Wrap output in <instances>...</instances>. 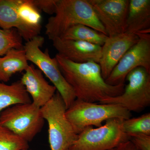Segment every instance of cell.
Here are the masks:
<instances>
[{"label":"cell","mask_w":150,"mask_h":150,"mask_svg":"<svg viewBox=\"0 0 150 150\" xmlns=\"http://www.w3.org/2000/svg\"><path fill=\"white\" fill-rule=\"evenodd\" d=\"M129 136V140L140 150H150V136L134 134Z\"/></svg>","instance_id":"23"},{"label":"cell","mask_w":150,"mask_h":150,"mask_svg":"<svg viewBox=\"0 0 150 150\" xmlns=\"http://www.w3.org/2000/svg\"><path fill=\"white\" fill-rule=\"evenodd\" d=\"M19 1L0 0V28L6 30L15 28L27 42L39 35L41 29L29 27L23 22L17 11Z\"/></svg>","instance_id":"14"},{"label":"cell","mask_w":150,"mask_h":150,"mask_svg":"<svg viewBox=\"0 0 150 150\" xmlns=\"http://www.w3.org/2000/svg\"><path fill=\"white\" fill-rule=\"evenodd\" d=\"M128 83L123 93L100 101L101 104L119 105L130 112H139L150 105V72L143 67L132 70L126 76Z\"/></svg>","instance_id":"8"},{"label":"cell","mask_w":150,"mask_h":150,"mask_svg":"<svg viewBox=\"0 0 150 150\" xmlns=\"http://www.w3.org/2000/svg\"><path fill=\"white\" fill-rule=\"evenodd\" d=\"M33 2L40 11L50 15L55 14L58 0H33Z\"/></svg>","instance_id":"24"},{"label":"cell","mask_w":150,"mask_h":150,"mask_svg":"<svg viewBox=\"0 0 150 150\" xmlns=\"http://www.w3.org/2000/svg\"><path fill=\"white\" fill-rule=\"evenodd\" d=\"M150 0H130L127 18V31L150 32Z\"/></svg>","instance_id":"15"},{"label":"cell","mask_w":150,"mask_h":150,"mask_svg":"<svg viewBox=\"0 0 150 150\" xmlns=\"http://www.w3.org/2000/svg\"><path fill=\"white\" fill-rule=\"evenodd\" d=\"M29 147L28 142L0 125V150H22Z\"/></svg>","instance_id":"20"},{"label":"cell","mask_w":150,"mask_h":150,"mask_svg":"<svg viewBox=\"0 0 150 150\" xmlns=\"http://www.w3.org/2000/svg\"><path fill=\"white\" fill-rule=\"evenodd\" d=\"M66 116L78 134L86 127L102 126V123L111 118L126 120L131 117V112L119 105L97 104L76 99L67 109Z\"/></svg>","instance_id":"3"},{"label":"cell","mask_w":150,"mask_h":150,"mask_svg":"<svg viewBox=\"0 0 150 150\" xmlns=\"http://www.w3.org/2000/svg\"><path fill=\"white\" fill-rule=\"evenodd\" d=\"M29 150V149H24V150Z\"/></svg>","instance_id":"26"},{"label":"cell","mask_w":150,"mask_h":150,"mask_svg":"<svg viewBox=\"0 0 150 150\" xmlns=\"http://www.w3.org/2000/svg\"><path fill=\"white\" fill-rule=\"evenodd\" d=\"M139 39L123 55L105 82L111 86L125 83L126 76L132 70L141 67L150 72V33H137Z\"/></svg>","instance_id":"9"},{"label":"cell","mask_w":150,"mask_h":150,"mask_svg":"<svg viewBox=\"0 0 150 150\" xmlns=\"http://www.w3.org/2000/svg\"><path fill=\"white\" fill-rule=\"evenodd\" d=\"M123 119L114 118L105 121V123L94 129L86 127L78 134V138L69 150H110L130 137L124 132Z\"/></svg>","instance_id":"6"},{"label":"cell","mask_w":150,"mask_h":150,"mask_svg":"<svg viewBox=\"0 0 150 150\" xmlns=\"http://www.w3.org/2000/svg\"><path fill=\"white\" fill-rule=\"evenodd\" d=\"M23 46L22 38L16 29L6 30L0 28V57L12 48L22 49Z\"/></svg>","instance_id":"22"},{"label":"cell","mask_w":150,"mask_h":150,"mask_svg":"<svg viewBox=\"0 0 150 150\" xmlns=\"http://www.w3.org/2000/svg\"><path fill=\"white\" fill-rule=\"evenodd\" d=\"M69 150V149H67V150Z\"/></svg>","instance_id":"27"},{"label":"cell","mask_w":150,"mask_h":150,"mask_svg":"<svg viewBox=\"0 0 150 150\" xmlns=\"http://www.w3.org/2000/svg\"><path fill=\"white\" fill-rule=\"evenodd\" d=\"M44 43V38L39 35L25 43L23 48L28 61L36 65L50 80L62 96L67 109L76 98L71 87L61 72L56 57H50L48 49L45 52L40 49Z\"/></svg>","instance_id":"5"},{"label":"cell","mask_w":150,"mask_h":150,"mask_svg":"<svg viewBox=\"0 0 150 150\" xmlns=\"http://www.w3.org/2000/svg\"><path fill=\"white\" fill-rule=\"evenodd\" d=\"M139 39L137 33L129 31L108 36L102 46L101 57L99 64L101 75L105 80L123 55Z\"/></svg>","instance_id":"11"},{"label":"cell","mask_w":150,"mask_h":150,"mask_svg":"<svg viewBox=\"0 0 150 150\" xmlns=\"http://www.w3.org/2000/svg\"><path fill=\"white\" fill-rule=\"evenodd\" d=\"M113 150V149H112V150Z\"/></svg>","instance_id":"28"},{"label":"cell","mask_w":150,"mask_h":150,"mask_svg":"<svg viewBox=\"0 0 150 150\" xmlns=\"http://www.w3.org/2000/svg\"><path fill=\"white\" fill-rule=\"evenodd\" d=\"M54 16L49 18L46 34L50 40L61 37L69 28L83 24L107 35L88 0H58Z\"/></svg>","instance_id":"2"},{"label":"cell","mask_w":150,"mask_h":150,"mask_svg":"<svg viewBox=\"0 0 150 150\" xmlns=\"http://www.w3.org/2000/svg\"><path fill=\"white\" fill-rule=\"evenodd\" d=\"M55 57L61 72L74 92L76 99L99 102L107 98L118 96L124 91L125 83L111 86L105 82L98 63H76L58 54Z\"/></svg>","instance_id":"1"},{"label":"cell","mask_w":150,"mask_h":150,"mask_svg":"<svg viewBox=\"0 0 150 150\" xmlns=\"http://www.w3.org/2000/svg\"><path fill=\"white\" fill-rule=\"evenodd\" d=\"M108 37L104 33L83 24L69 28L59 37L64 40H78L102 46Z\"/></svg>","instance_id":"18"},{"label":"cell","mask_w":150,"mask_h":150,"mask_svg":"<svg viewBox=\"0 0 150 150\" xmlns=\"http://www.w3.org/2000/svg\"><path fill=\"white\" fill-rule=\"evenodd\" d=\"M66 105L58 91L40 111L48 123V140L51 150H66L78 138L71 122L66 116Z\"/></svg>","instance_id":"4"},{"label":"cell","mask_w":150,"mask_h":150,"mask_svg":"<svg viewBox=\"0 0 150 150\" xmlns=\"http://www.w3.org/2000/svg\"><path fill=\"white\" fill-rule=\"evenodd\" d=\"M113 150H140L130 140L121 144Z\"/></svg>","instance_id":"25"},{"label":"cell","mask_w":150,"mask_h":150,"mask_svg":"<svg viewBox=\"0 0 150 150\" xmlns=\"http://www.w3.org/2000/svg\"><path fill=\"white\" fill-rule=\"evenodd\" d=\"M123 127L124 132L128 136L134 134L150 136V112L137 118H131L123 120Z\"/></svg>","instance_id":"21"},{"label":"cell","mask_w":150,"mask_h":150,"mask_svg":"<svg viewBox=\"0 0 150 150\" xmlns=\"http://www.w3.org/2000/svg\"><path fill=\"white\" fill-rule=\"evenodd\" d=\"M44 124L40 108L32 102L15 105L0 114V125L28 142L41 131Z\"/></svg>","instance_id":"7"},{"label":"cell","mask_w":150,"mask_h":150,"mask_svg":"<svg viewBox=\"0 0 150 150\" xmlns=\"http://www.w3.org/2000/svg\"><path fill=\"white\" fill-rule=\"evenodd\" d=\"M28 62L24 48L9 50L0 57V82H8L14 74L25 71L29 66Z\"/></svg>","instance_id":"16"},{"label":"cell","mask_w":150,"mask_h":150,"mask_svg":"<svg viewBox=\"0 0 150 150\" xmlns=\"http://www.w3.org/2000/svg\"><path fill=\"white\" fill-rule=\"evenodd\" d=\"M31 102L32 100L20 80L11 85L0 82V114L15 105Z\"/></svg>","instance_id":"17"},{"label":"cell","mask_w":150,"mask_h":150,"mask_svg":"<svg viewBox=\"0 0 150 150\" xmlns=\"http://www.w3.org/2000/svg\"><path fill=\"white\" fill-rule=\"evenodd\" d=\"M20 81L31 96L33 103L39 108L46 104L57 91L56 88L48 83L43 73L33 64L28 66Z\"/></svg>","instance_id":"13"},{"label":"cell","mask_w":150,"mask_h":150,"mask_svg":"<svg viewBox=\"0 0 150 150\" xmlns=\"http://www.w3.org/2000/svg\"><path fill=\"white\" fill-rule=\"evenodd\" d=\"M17 11L25 24L33 28L41 29L40 11L34 5L33 0H19Z\"/></svg>","instance_id":"19"},{"label":"cell","mask_w":150,"mask_h":150,"mask_svg":"<svg viewBox=\"0 0 150 150\" xmlns=\"http://www.w3.org/2000/svg\"><path fill=\"white\" fill-rule=\"evenodd\" d=\"M52 41L58 55L65 59L79 64L90 62L99 64L102 46L83 41L64 40L60 38Z\"/></svg>","instance_id":"12"},{"label":"cell","mask_w":150,"mask_h":150,"mask_svg":"<svg viewBox=\"0 0 150 150\" xmlns=\"http://www.w3.org/2000/svg\"><path fill=\"white\" fill-rule=\"evenodd\" d=\"M108 36L127 31L129 0H88Z\"/></svg>","instance_id":"10"}]
</instances>
